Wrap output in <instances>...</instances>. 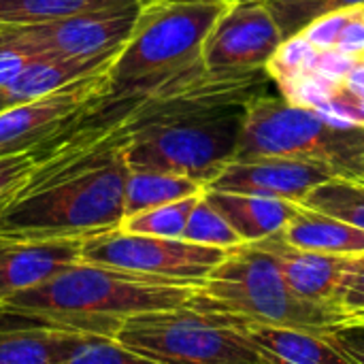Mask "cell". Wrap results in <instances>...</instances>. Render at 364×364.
<instances>
[{
	"mask_svg": "<svg viewBox=\"0 0 364 364\" xmlns=\"http://www.w3.org/2000/svg\"><path fill=\"white\" fill-rule=\"evenodd\" d=\"M132 107L105 100L36 147L32 175L0 211V241L90 239L122 226Z\"/></svg>",
	"mask_w": 364,
	"mask_h": 364,
	"instance_id": "obj_1",
	"label": "cell"
},
{
	"mask_svg": "<svg viewBox=\"0 0 364 364\" xmlns=\"http://www.w3.org/2000/svg\"><path fill=\"white\" fill-rule=\"evenodd\" d=\"M196 288L200 286L81 262L38 288L6 299L2 307L45 326L117 339L128 318L183 307Z\"/></svg>",
	"mask_w": 364,
	"mask_h": 364,
	"instance_id": "obj_2",
	"label": "cell"
},
{
	"mask_svg": "<svg viewBox=\"0 0 364 364\" xmlns=\"http://www.w3.org/2000/svg\"><path fill=\"white\" fill-rule=\"evenodd\" d=\"M230 4L220 0H151L109 66V102L139 105L205 73L203 45Z\"/></svg>",
	"mask_w": 364,
	"mask_h": 364,
	"instance_id": "obj_3",
	"label": "cell"
},
{
	"mask_svg": "<svg viewBox=\"0 0 364 364\" xmlns=\"http://www.w3.org/2000/svg\"><path fill=\"white\" fill-rule=\"evenodd\" d=\"M188 307L316 335L354 328V320L337 305L307 301L292 292L277 260L258 243H241L228 250L220 267L196 288Z\"/></svg>",
	"mask_w": 364,
	"mask_h": 364,
	"instance_id": "obj_4",
	"label": "cell"
},
{
	"mask_svg": "<svg viewBox=\"0 0 364 364\" xmlns=\"http://www.w3.org/2000/svg\"><path fill=\"white\" fill-rule=\"evenodd\" d=\"M258 158L324 164L339 177L364 179V126L262 96L245 109L235 160Z\"/></svg>",
	"mask_w": 364,
	"mask_h": 364,
	"instance_id": "obj_5",
	"label": "cell"
},
{
	"mask_svg": "<svg viewBox=\"0 0 364 364\" xmlns=\"http://www.w3.org/2000/svg\"><path fill=\"white\" fill-rule=\"evenodd\" d=\"M117 341L158 364H286L211 314L188 305L128 318Z\"/></svg>",
	"mask_w": 364,
	"mask_h": 364,
	"instance_id": "obj_6",
	"label": "cell"
},
{
	"mask_svg": "<svg viewBox=\"0 0 364 364\" xmlns=\"http://www.w3.org/2000/svg\"><path fill=\"white\" fill-rule=\"evenodd\" d=\"M228 250L190 243L186 239H164L132 235L122 228L83 241V262L141 273L186 286H203L220 267Z\"/></svg>",
	"mask_w": 364,
	"mask_h": 364,
	"instance_id": "obj_7",
	"label": "cell"
},
{
	"mask_svg": "<svg viewBox=\"0 0 364 364\" xmlns=\"http://www.w3.org/2000/svg\"><path fill=\"white\" fill-rule=\"evenodd\" d=\"M141 11L85 13L34 26H0V36L38 55L68 60L115 58L130 38Z\"/></svg>",
	"mask_w": 364,
	"mask_h": 364,
	"instance_id": "obj_8",
	"label": "cell"
},
{
	"mask_svg": "<svg viewBox=\"0 0 364 364\" xmlns=\"http://www.w3.org/2000/svg\"><path fill=\"white\" fill-rule=\"evenodd\" d=\"M107 73L109 68L98 70L51 96L4 109L0 113V158L38 147L102 105L109 96Z\"/></svg>",
	"mask_w": 364,
	"mask_h": 364,
	"instance_id": "obj_9",
	"label": "cell"
},
{
	"mask_svg": "<svg viewBox=\"0 0 364 364\" xmlns=\"http://www.w3.org/2000/svg\"><path fill=\"white\" fill-rule=\"evenodd\" d=\"M282 43V32L264 2H235L207 34L203 62L211 73L264 70Z\"/></svg>",
	"mask_w": 364,
	"mask_h": 364,
	"instance_id": "obj_10",
	"label": "cell"
},
{
	"mask_svg": "<svg viewBox=\"0 0 364 364\" xmlns=\"http://www.w3.org/2000/svg\"><path fill=\"white\" fill-rule=\"evenodd\" d=\"M339 177L324 164L284 160V158H258V160H232L218 179L205 190L279 198L301 205V200L324 181Z\"/></svg>",
	"mask_w": 364,
	"mask_h": 364,
	"instance_id": "obj_11",
	"label": "cell"
},
{
	"mask_svg": "<svg viewBox=\"0 0 364 364\" xmlns=\"http://www.w3.org/2000/svg\"><path fill=\"white\" fill-rule=\"evenodd\" d=\"M85 239L0 243V305L83 262Z\"/></svg>",
	"mask_w": 364,
	"mask_h": 364,
	"instance_id": "obj_12",
	"label": "cell"
},
{
	"mask_svg": "<svg viewBox=\"0 0 364 364\" xmlns=\"http://www.w3.org/2000/svg\"><path fill=\"white\" fill-rule=\"evenodd\" d=\"M211 316L222 324L239 331L252 343L271 352L286 364H356V360L348 356L328 335L282 328V326H273L230 314H211Z\"/></svg>",
	"mask_w": 364,
	"mask_h": 364,
	"instance_id": "obj_13",
	"label": "cell"
},
{
	"mask_svg": "<svg viewBox=\"0 0 364 364\" xmlns=\"http://www.w3.org/2000/svg\"><path fill=\"white\" fill-rule=\"evenodd\" d=\"M258 245L277 260L284 279L292 288V292L307 301L333 303L350 256H331L299 250L290 245L282 237V232L260 241Z\"/></svg>",
	"mask_w": 364,
	"mask_h": 364,
	"instance_id": "obj_14",
	"label": "cell"
},
{
	"mask_svg": "<svg viewBox=\"0 0 364 364\" xmlns=\"http://www.w3.org/2000/svg\"><path fill=\"white\" fill-rule=\"evenodd\" d=\"M6 320L0 322V364H64L92 339L26 318L19 324Z\"/></svg>",
	"mask_w": 364,
	"mask_h": 364,
	"instance_id": "obj_15",
	"label": "cell"
},
{
	"mask_svg": "<svg viewBox=\"0 0 364 364\" xmlns=\"http://www.w3.org/2000/svg\"><path fill=\"white\" fill-rule=\"evenodd\" d=\"M203 196L222 213V218L232 226L243 243H260L282 232L299 209L296 203L264 196L228 194L213 190H205Z\"/></svg>",
	"mask_w": 364,
	"mask_h": 364,
	"instance_id": "obj_16",
	"label": "cell"
},
{
	"mask_svg": "<svg viewBox=\"0 0 364 364\" xmlns=\"http://www.w3.org/2000/svg\"><path fill=\"white\" fill-rule=\"evenodd\" d=\"M115 58L68 60V58H53V55H36L2 94L6 96L11 107L32 102V100L51 96L64 90L66 85L79 79H85L98 70L109 68Z\"/></svg>",
	"mask_w": 364,
	"mask_h": 364,
	"instance_id": "obj_17",
	"label": "cell"
},
{
	"mask_svg": "<svg viewBox=\"0 0 364 364\" xmlns=\"http://www.w3.org/2000/svg\"><path fill=\"white\" fill-rule=\"evenodd\" d=\"M282 237L290 245L307 252L331 256L364 254V230L320 211H311L303 205H299L294 218L282 230Z\"/></svg>",
	"mask_w": 364,
	"mask_h": 364,
	"instance_id": "obj_18",
	"label": "cell"
},
{
	"mask_svg": "<svg viewBox=\"0 0 364 364\" xmlns=\"http://www.w3.org/2000/svg\"><path fill=\"white\" fill-rule=\"evenodd\" d=\"M151 0H0V26H34L85 13L143 9Z\"/></svg>",
	"mask_w": 364,
	"mask_h": 364,
	"instance_id": "obj_19",
	"label": "cell"
},
{
	"mask_svg": "<svg viewBox=\"0 0 364 364\" xmlns=\"http://www.w3.org/2000/svg\"><path fill=\"white\" fill-rule=\"evenodd\" d=\"M203 192L205 186L188 177L156 173V171H130L126 179V196H124L126 218L183 198L200 196Z\"/></svg>",
	"mask_w": 364,
	"mask_h": 364,
	"instance_id": "obj_20",
	"label": "cell"
},
{
	"mask_svg": "<svg viewBox=\"0 0 364 364\" xmlns=\"http://www.w3.org/2000/svg\"><path fill=\"white\" fill-rule=\"evenodd\" d=\"M301 205L364 230V179L333 177L314 188Z\"/></svg>",
	"mask_w": 364,
	"mask_h": 364,
	"instance_id": "obj_21",
	"label": "cell"
},
{
	"mask_svg": "<svg viewBox=\"0 0 364 364\" xmlns=\"http://www.w3.org/2000/svg\"><path fill=\"white\" fill-rule=\"evenodd\" d=\"M264 4L271 11L284 41L303 34L314 21L326 15L364 9V0H269Z\"/></svg>",
	"mask_w": 364,
	"mask_h": 364,
	"instance_id": "obj_22",
	"label": "cell"
},
{
	"mask_svg": "<svg viewBox=\"0 0 364 364\" xmlns=\"http://www.w3.org/2000/svg\"><path fill=\"white\" fill-rule=\"evenodd\" d=\"M203 196V194H200ZM200 196L183 198L171 205H162L156 209H147L134 215L124 218L122 230L132 235H147V237H164V239H183V230L188 218Z\"/></svg>",
	"mask_w": 364,
	"mask_h": 364,
	"instance_id": "obj_23",
	"label": "cell"
},
{
	"mask_svg": "<svg viewBox=\"0 0 364 364\" xmlns=\"http://www.w3.org/2000/svg\"><path fill=\"white\" fill-rule=\"evenodd\" d=\"M183 239L190 243L222 247V250H232L243 243L241 237L232 230V226L222 218V213L205 196H200L196 200V205L188 218Z\"/></svg>",
	"mask_w": 364,
	"mask_h": 364,
	"instance_id": "obj_24",
	"label": "cell"
},
{
	"mask_svg": "<svg viewBox=\"0 0 364 364\" xmlns=\"http://www.w3.org/2000/svg\"><path fill=\"white\" fill-rule=\"evenodd\" d=\"M318 58L320 51L303 34H299L279 45V49L273 53V58L267 64V73L275 83L284 79H292L305 73H314Z\"/></svg>",
	"mask_w": 364,
	"mask_h": 364,
	"instance_id": "obj_25",
	"label": "cell"
},
{
	"mask_svg": "<svg viewBox=\"0 0 364 364\" xmlns=\"http://www.w3.org/2000/svg\"><path fill=\"white\" fill-rule=\"evenodd\" d=\"M277 87L282 92V98L290 105L305 107V109H318L324 111L328 102L333 100L339 83L331 81L318 73H305L292 79L277 81Z\"/></svg>",
	"mask_w": 364,
	"mask_h": 364,
	"instance_id": "obj_26",
	"label": "cell"
},
{
	"mask_svg": "<svg viewBox=\"0 0 364 364\" xmlns=\"http://www.w3.org/2000/svg\"><path fill=\"white\" fill-rule=\"evenodd\" d=\"M333 305L354 320V328H364V254L348 258Z\"/></svg>",
	"mask_w": 364,
	"mask_h": 364,
	"instance_id": "obj_27",
	"label": "cell"
},
{
	"mask_svg": "<svg viewBox=\"0 0 364 364\" xmlns=\"http://www.w3.org/2000/svg\"><path fill=\"white\" fill-rule=\"evenodd\" d=\"M64 364H158L126 346H122L117 339H102L92 337L68 363Z\"/></svg>",
	"mask_w": 364,
	"mask_h": 364,
	"instance_id": "obj_28",
	"label": "cell"
},
{
	"mask_svg": "<svg viewBox=\"0 0 364 364\" xmlns=\"http://www.w3.org/2000/svg\"><path fill=\"white\" fill-rule=\"evenodd\" d=\"M36 166V147L30 151L0 158V211L19 192Z\"/></svg>",
	"mask_w": 364,
	"mask_h": 364,
	"instance_id": "obj_29",
	"label": "cell"
},
{
	"mask_svg": "<svg viewBox=\"0 0 364 364\" xmlns=\"http://www.w3.org/2000/svg\"><path fill=\"white\" fill-rule=\"evenodd\" d=\"M358 9H352V11H341V13H333V15H326L318 21H314L305 32L303 36L318 49V51H331L335 49L343 28L352 21V17L356 15Z\"/></svg>",
	"mask_w": 364,
	"mask_h": 364,
	"instance_id": "obj_30",
	"label": "cell"
},
{
	"mask_svg": "<svg viewBox=\"0 0 364 364\" xmlns=\"http://www.w3.org/2000/svg\"><path fill=\"white\" fill-rule=\"evenodd\" d=\"M38 53L0 36V92H4Z\"/></svg>",
	"mask_w": 364,
	"mask_h": 364,
	"instance_id": "obj_31",
	"label": "cell"
},
{
	"mask_svg": "<svg viewBox=\"0 0 364 364\" xmlns=\"http://www.w3.org/2000/svg\"><path fill=\"white\" fill-rule=\"evenodd\" d=\"M356 64H358V60H354L346 53H339L337 49H331V51H320V58H318L314 73H318L331 81L343 83L352 75Z\"/></svg>",
	"mask_w": 364,
	"mask_h": 364,
	"instance_id": "obj_32",
	"label": "cell"
},
{
	"mask_svg": "<svg viewBox=\"0 0 364 364\" xmlns=\"http://www.w3.org/2000/svg\"><path fill=\"white\" fill-rule=\"evenodd\" d=\"M335 49L339 53H346L354 60H364V15L363 9L356 11V15L352 17V21L343 28Z\"/></svg>",
	"mask_w": 364,
	"mask_h": 364,
	"instance_id": "obj_33",
	"label": "cell"
},
{
	"mask_svg": "<svg viewBox=\"0 0 364 364\" xmlns=\"http://www.w3.org/2000/svg\"><path fill=\"white\" fill-rule=\"evenodd\" d=\"M348 356H352L356 364H364V331L360 328H350L343 333H333L328 335Z\"/></svg>",
	"mask_w": 364,
	"mask_h": 364,
	"instance_id": "obj_34",
	"label": "cell"
},
{
	"mask_svg": "<svg viewBox=\"0 0 364 364\" xmlns=\"http://www.w3.org/2000/svg\"><path fill=\"white\" fill-rule=\"evenodd\" d=\"M348 83H354V85H360L364 87V62H358L356 64V68L352 70V75L346 79Z\"/></svg>",
	"mask_w": 364,
	"mask_h": 364,
	"instance_id": "obj_35",
	"label": "cell"
},
{
	"mask_svg": "<svg viewBox=\"0 0 364 364\" xmlns=\"http://www.w3.org/2000/svg\"><path fill=\"white\" fill-rule=\"evenodd\" d=\"M9 107H11V102H9V100H6V96L0 92V113H2L4 109H9Z\"/></svg>",
	"mask_w": 364,
	"mask_h": 364,
	"instance_id": "obj_36",
	"label": "cell"
},
{
	"mask_svg": "<svg viewBox=\"0 0 364 364\" xmlns=\"http://www.w3.org/2000/svg\"><path fill=\"white\" fill-rule=\"evenodd\" d=\"M6 318H9V314H6V311H4V307L0 305V322H2V320H6Z\"/></svg>",
	"mask_w": 364,
	"mask_h": 364,
	"instance_id": "obj_37",
	"label": "cell"
},
{
	"mask_svg": "<svg viewBox=\"0 0 364 364\" xmlns=\"http://www.w3.org/2000/svg\"><path fill=\"white\" fill-rule=\"evenodd\" d=\"M239 2H269V0H239Z\"/></svg>",
	"mask_w": 364,
	"mask_h": 364,
	"instance_id": "obj_38",
	"label": "cell"
},
{
	"mask_svg": "<svg viewBox=\"0 0 364 364\" xmlns=\"http://www.w3.org/2000/svg\"><path fill=\"white\" fill-rule=\"evenodd\" d=\"M220 2H226V4H235V2H239V0H220Z\"/></svg>",
	"mask_w": 364,
	"mask_h": 364,
	"instance_id": "obj_39",
	"label": "cell"
},
{
	"mask_svg": "<svg viewBox=\"0 0 364 364\" xmlns=\"http://www.w3.org/2000/svg\"><path fill=\"white\" fill-rule=\"evenodd\" d=\"M363 15H364V9H363Z\"/></svg>",
	"mask_w": 364,
	"mask_h": 364,
	"instance_id": "obj_40",
	"label": "cell"
},
{
	"mask_svg": "<svg viewBox=\"0 0 364 364\" xmlns=\"http://www.w3.org/2000/svg\"><path fill=\"white\" fill-rule=\"evenodd\" d=\"M360 62H364V60H360Z\"/></svg>",
	"mask_w": 364,
	"mask_h": 364,
	"instance_id": "obj_41",
	"label": "cell"
},
{
	"mask_svg": "<svg viewBox=\"0 0 364 364\" xmlns=\"http://www.w3.org/2000/svg\"><path fill=\"white\" fill-rule=\"evenodd\" d=\"M360 331H364V328H360Z\"/></svg>",
	"mask_w": 364,
	"mask_h": 364,
	"instance_id": "obj_42",
	"label": "cell"
},
{
	"mask_svg": "<svg viewBox=\"0 0 364 364\" xmlns=\"http://www.w3.org/2000/svg\"><path fill=\"white\" fill-rule=\"evenodd\" d=\"M0 243H2V241H0Z\"/></svg>",
	"mask_w": 364,
	"mask_h": 364,
	"instance_id": "obj_43",
	"label": "cell"
}]
</instances>
